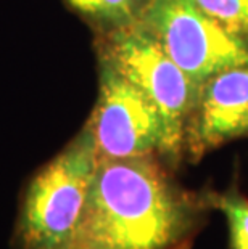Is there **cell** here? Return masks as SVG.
<instances>
[{"instance_id": "1", "label": "cell", "mask_w": 248, "mask_h": 249, "mask_svg": "<svg viewBox=\"0 0 248 249\" xmlns=\"http://www.w3.org/2000/svg\"><path fill=\"white\" fill-rule=\"evenodd\" d=\"M197 222L198 204L155 156L98 160L70 249H184Z\"/></svg>"}, {"instance_id": "2", "label": "cell", "mask_w": 248, "mask_h": 249, "mask_svg": "<svg viewBox=\"0 0 248 249\" xmlns=\"http://www.w3.org/2000/svg\"><path fill=\"white\" fill-rule=\"evenodd\" d=\"M98 156L87 127L29 183L19 231L26 249H70L86 209Z\"/></svg>"}, {"instance_id": "3", "label": "cell", "mask_w": 248, "mask_h": 249, "mask_svg": "<svg viewBox=\"0 0 248 249\" xmlns=\"http://www.w3.org/2000/svg\"><path fill=\"white\" fill-rule=\"evenodd\" d=\"M198 89L218 72L248 65V40L193 0H152L139 23Z\"/></svg>"}, {"instance_id": "4", "label": "cell", "mask_w": 248, "mask_h": 249, "mask_svg": "<svg viewBox=\"0 0 248 249\" xmlns=\"http://www.w3.org/2000/svg\"><path fill=\"white\" fill-rule=\"evenodd\" d=\"M102 37L100 55L108 58L160 109L168 132V160H177L186 145L187 123L200 89L139 24Z\"/></svg>"}, {"instance_id": "5", "label": "cell", "mask_w": 248, "mask_h": 249, "mask_svg": "<svg viewBox=\"0 0 248 249\" xmlns=\"http://www.w3.org/2000/svg\"><path fill=\"white\" fill-rule=\"evenodd\" d=\"M86 127L98 160L168 158V132L160 109L103 55L98 100Z\"/></svg>"}, {"instance_id": "6", "label": "cell", "mask_w": 248, "mask_h": 249, "mask_svg": "<svg viewBox=\"0 0 248 249\" xmlns=\"http://www.w3.org/2000/svg\"><path fill=\"white\" fill-rule=\"evenodd\" d=\"M248 134V65L229 68L200 87L187 123L186 145L193 156Z\"/></svg>"}, {"instance_id": "7", "label": "cell", "mask_w": 248, "mask_h": 249, "mask_svg": "<svg viewBox=\"0 0 248 249\" xmlns=\"http://www.w3.org/2000/svg\"><path fill=\"white\" fill-rule=\"evenodd\" d=\"M102 36L134 28L140 23L152 0H66Z\"/></svg>"}, {"instance_id": "8", "label": "cell", "mask_w": 248, "mask_h": 249, "mask_svg": "<svg viewBox=\"0 0 248 249\" xmlns=\"http://www.w3.org/2000/svg\"><path fill=\"white\" fill-rule=\"evenodd\" d=\"M213 204L226 215L230 249H248V199L237 190L218 195Z\"/></svg>"}, {"instance_id": "9", "label": "cell", "mask_w": 248, "mask_h": 249, "mask_svg": "<svg viewBox=\"0 0 248 249\" xmlns=\"http://www.w3.org/2000/svg\"><path fill=\"white\" fill-rule=\"evenodd\" d=\"M230 33L248 40V0H193Z\"/></svg>"}]
</instances>
